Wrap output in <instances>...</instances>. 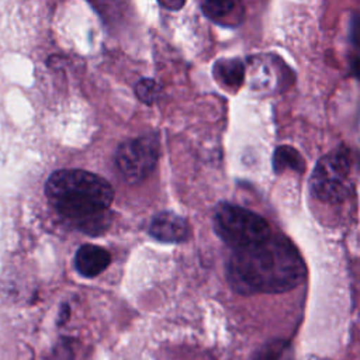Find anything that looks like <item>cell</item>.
Segmentation results:
<instances>
[{
    "instance_id": "cell-1",
    "label": "cell",
    "mask_w": 360,
    "mask_h": 360,
    "mask_svg": "<svg viewBox=\"0 0 360 360\" xmlns=\"http://www.w3.org/2000/svg\"><path fill=\"white\" fill-rule=\"evenodd\" d=\"M304 277V260L283 235L233 250L226 264L229 285L243 295L284 292L301 284Z\"/></svg>"
},
{
    "instance_id": "cell-2",
    "label": "cell",
    "mask_w": 360,
    "mask_h": 360,
    "mask_svg": "<svg viewBox=\"0 0 360 360\" xmlns=\"http://www.w3.org/2000/svg\"><path fill=\"white\" fill-rule=\"evenodd\" d=\"M45 194L59 214L83 231L98 233L105 228L114 190L103 177L80 169L56 170L46 180Z\"/></svg>"
},
{
    "instance_id": "cell-3",
    "label": "cell",
    "mask_w": 360,
    "mask_h": 360,
    "mask_svg": "<svg viewBox=\"0 0 360 360\" xmlns=\"http://www.w3.org/2000/svg\"><path fill=\"white\" fill-rule=\"evenodd\" d=\"M214 228L233 250L262 243L271 236L269 224L260 215L231 204H221L217 208Z\"/></svg>"
},
{
    "instance_id": "cell-4",
    "label": "cell",
    "mask_w": 360,
    "mask_h": 360,
    "mask_svg": "<svg viewBox=\"0 0 360 360\" xmlns=\"http://www.w3.org/2000/svg\"><path fill=\"white\" fill-rule=\"evenodd\" d=\"M350 167V155L345 148L335 149L321 158L309 181L312 194L326 202L345 200L352 188Z\"/></svg>"
},
{
    "instance_id": "cell-5",
    "label": "cell",
    "mask_w": 360,
    "mask_h": 360,
    "mask_svg": "<svg viewBox=\"0 0 360 360\" xmlns=\"http://www.w3.org/2000/svg\"><path fill=\"white\" fill-rule=\"evenodd\" d=\"M159 143L155 136H138L122 142L115 153L117 167L128 183H138L155 169Z\"/></svg>"
},
{
    "instance_id": "cell-6",
    "label": "cell",
    "mask_w": 360,
    "mask_h": 360,
    "mask_svg": "<svg viewBox=\"0 0 360 360\" xmlns=\"http://www.w3.org/2000/svg\"><path fill=\"white\" fill-rule=\"evenodd\" d=\"M149 233L160 242H183L187 236V224L174 212H160L152 219Z\"/></svg>"
},
{
    "instance_id": "cell-7",
    "label": "cell",
    "mask_w": 360,
    "mask_h": 360,
    "mask_svg": "<svg viewBox=\"0 0 360 360\" xmlns=\"http://www.w3.org/2000/svg\"><path fill=\"white\" fill-rule=\"evenodd\" d=\"M111 262V255L101 246L83 245L75 256V267L84 277H96L103 273Z\"/></svg>"
},
{
    "instance_id": "cell-8",
    "label": "cell",
    "mask_w": 360,
    "mask_h": 360,
    "mask_svg": "<svg viewBox=\"0 0 360 360\" xmlns=\"http://www.w3.org/2000/svg\"><path fill=\"white\" fill-rule=\"evenodd\" d=\"M214 72L218 80L231 89H238L245 76V68L239 59H222L217 62Z\"/></svg>"
},
{
    "instance_id": "cell-9",
    "label": "cell",
    "mask_w": 360,
    "mask_h": 360,
    "mask_svg": "<svg viewBox=\"0 0 360 360\" xmlns=\"http://www.w3.org/2000/svg\"><path fill=\"white\" fill-rule=\"evenodd\" d=\"M305 163L302 156L291 146L283 145L278 146L273 155V169L276 173H281L285 169H292L297 172H301L304 169Z\"/></svg>"
},
{
    "instance_id": "cell-10",
    "label": "cell",
    "mask_w": 360,
    "mask_h": 360,
    "mask_svg": "<svg viewBox=\"0 0 360 360\" xmlns=\"http://www.w3.org/2000/svg\"><path fill=\"white\" fill-rule=\"evenodd\" d=\"M287 349H288L287 342H283L280 339L270 340L257 350L253 360H281Z\"/></svg>"
},
{
    "instance_id": "cell-11",
    "label": "cell",
    "mask_w": 360,
    "mask_h": 360,
    "mask_svg": "<svg viewBox=\"0 0 360 360\" xmlns=\"http://www.w3.org/2000/svg\"><path fill=\"white\" fill-rule=\"evenodd\" d=\"M236 7L235 1H202L201 8L211 20H222L229 15Z\"/></svg>"
},
{
    "instance_id": "cell-12",
    "label": "cell",
    "mask_w": 360,
    "mask_h": 360,
    "mask_svg": "<svg viewBox=\"0 0 360 360\" xmlns=\"http://www.w3.org/2000/svg\"><path fill=\"white\" fill-rule=\"evenodd\" d=\"M160 86L158 82H155L153 79H142L139 80V83L135 87V93L136 97L143 101L145 104H152L158 100V97L160 96Z\"/></svg>"
},
{
    "instance_id": "cell-13",
    "label": "cell",
    "mask_w": 360,
    "mask_h": 360,
    "mask_svg": "<svg viewBox=\"0 0 360 360\" xmlns=\"http://www.w3.org/2000/svg\"><path fill=\"white\" fill-rule=\"evenodd\" d=\"M350 41L354 46H360V13H356L350 18V30H349Z\"/></svg>"
},
{
    "instance_id": "cell-14",
    "label": "cell",
    "mask_w": 360,
    "mask_h": 360,
    "mask_svg": "<svg viewBox=\"0 0 360 360\" xmlns=\"http://www.w3.org/2000/svg\"><path fill=\"white\" fill-rule=\"evenodd\" d=\"M53 360H72V352L66 345H59L52 354Z\"/></svg>"
},
{
    "instance_id": "cell-15",
    "label": "cell",
    "mask_w": 360,
    "mask_h": 360,
    "mask_svg": "<svg viewBox=\"0 0 360 360\" xmlns=\"http://www.w3.org/2000/svg\"><path fill=\"white\" fill-rule=\"evenodd\" d=\"M159 4L166 7V8H170V10H177V8L183 7L184 1H181V0H163V1H159Z\"/></svg>"
},
{
    "instance_id": "cell-16",
    "label": "cell",
    "mask_w": 360,
    "mask_h": 360,
    "mask_svg": "<svg viewBox=\"0 0 360 360\" xmlns=\"http://www.w3.org/2000/svg\"><path fill=\"white\" fill-rule=\"evenodd\" d=\"M352 70H353V75L360 80V56H357L356 59H353V62H352Z\"/></svg>"
}]
</instances>
